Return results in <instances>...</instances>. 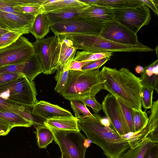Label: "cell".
Wrapping results in <instances>:
<instances>
[{"label": "cell", "instance_id": "d6a6232c", "mask_svg": "<svg viewBox=\"0 0 158 158\" xmlns=\"http://www.w3.org/2000/svg\"><path fill=\"white\" fill-rule=\"evenodd\" d=\"M70 101L76 118L83 119L88 118L94 117L93 114L91 113L86 106L82 101L77 99Z\"/></svg>", "mask_w": 158, "mask_h": 158}, {"label": "cell", "instance_id": "ee69618b", "mask_svg": "<svg viewBox=\"0 0 158 158\" xmlns=\"http://www.w3.org/2000/svg\"><path fill=\"white\" fill-rule=\"evenodd\" d=\"M144 5L152 10L154 13L158 15V0H141Z\"/></svg>", "mask_w": 158, "mask_h": 158}, {"label": "cell", "instance_id": "ffe728a7", "mask_svg": "<svg viewBox=\"0 0 158 158\" xmlns=\"http://www.w3.org/2000/svg\"><path fill=\"white\" fill-rule=\"evenodd\" d=\"M50 26L45 13L37 15L35 18L30 30V33L36 40H41L49 33Z\"/></svg>", "mask_w": 158, "mask_h": 158}, {"label": "cell", "instance_id": "e575fe53", "mask_svg": "<svg viewBox=\"0 0 158 158\" xmlns=\"http://www.w3.org/2000/svg\"><path fill=\"white\" fill-rule=\"evenodd\" d=\"M115 98L118 101L129 133H134L133 109L119 98Z\"/></svg>", "mask_w": 158, "mask_h": 158}, {"label": "cell", "instance_id": "f546056e", "mask_svg": "<svg viewBox=\"0 0 158 158\" xmlns=\"http://www.w3.org/2000/svg\"><path fill=\"white\" fill-rule=\"evenodd\" d=\"M38 145L40 148H46L54 139L53 134L48 127L44 126L35 127Z\"/></svg>", "mask_w": 158, "mask_h": 158}, {"label": "cell", "instance_id": "8fae6325", "mask_svg": "<svg viewBox=\"0 0 158 158\" xmlns=\"http://www.w3.org/2000/svg\"><path fill=\"white\" fill-rule=\"evenodd\" d=\"M136 34L120 23L114 17L112 20L104 23L99 35L116 43L136 45L141 43Z\"/></svg>", "mask_w": 158, "mask_h": 158}, {"label": "cell", "instance_id": "603a6c76", "mask_svg": "<svg viewBox=\"0 0 158 158\" xmlns=\"http://www.w3.org/2000/svg\"><path fill=\"white\" fill-rule=\"evenodd\" d=\"M78 120L75 117L61 118L47 120L44 123L47 127L63 130L80 131L77 126Z\"/></svg>", "mask_w": 158, "mask_h": 158}, {"label": "cell", "instance_id": "5b68a950", "mask_svg": "<svg viewBox=\"0 0 158 158\" xmlns=\"http://www.w3.org/2000/svg\"><path fill=\"white\" fill-rule=\"evenodd\" d=\"M34 81L25 76L0 85V97L31 108L39 102Z\"/></svg>", "mask_w": 158, "mask_h": 158}, {"label": "cell", "instance_id": "b9f144b4", "mask_svg": "<svg viewBox=\"0 0 158 158\" xmlns=\"http://www.w3.org/2000/svg\"><path fill=\"white\" fill-rule=\"evenodd\" d=\"M12 128L8 122L0 118V136L7 135Z\"/></svg>", "mask_w": 158, "mask_h": 158}, {"label": "cell", "instance_id": "4fadbf2b", "mask_svg": "<svg viewBox=\"0 0 158 158\" xmlns=\"http://www.w3.org/2000/svg\"><path fill=\"white\" fill-rule=\"evenodd\" d=\"M44 71L42 64L35 54L25 61L0 68V73H11L23 74L31 81Z\"/></svg>", "mask_w": 158, "mask_h": 158}, {"label": "cell", "instance_id": "74e56055", "mask_svg": "<svg viewBox=\"0 0 158 158\" xmlns=\"http://www.w3.org/2000/svg\"><path fill=\"white\" fill-rule=\"evenodd\" d=\"M110 59L111 58L110 57H106L91 62L83 67L81 69L82 70H90L99 69Z\"/></svg>", "mask_w": 158, "mask_h": 158}, {"label": "cell", "instance_id": "9a60e30c", "mask_svg": "<svg viewBox=\"0 0 158 158\" xmlns=\"http://www.w3.org/2000/svg\"><path fill=\"white\" fill-rule=\"evenodd\" d=\"M32 114L40 117L46 120L61 118H74L69 111L57 105L40 101L32 108Z\"/></svg>", "mask_w": 158, "mask_h": 158}, {"label": "cell", "instance_id": "d6986e66", "mask_svg": "<svg viewBox=\"0 0 158 158\" xmlns=\"http://www.w3.org/2000/svg\"><path fill=\"white\" fill-rule=\"evenodd\" d=\"M59 35L61 44L59 65H66L69 67L71 62L75 57L77 49L74 47L71 40L64 35Z\"/></svg>", "mask_w": 158, "mask_h": 158}, {"label": "cell", "instance_id": "5bb4252c", "mask_svg": "<svg viewBox=\"0 0 158 158\" xmlns=\"http://www.w3.org/2000/svg\"><path fill=\"white\" fill-rule=\"evenodd\" d=\"M36 16L19 15L0 11V28L14 31L30 30Z\"/></svg>", "mask_w": 158, "mask_h": 158}, {"label": "cell", "instance_id": "1f68e13d", "mask_svg": "<svg viewBox=\"0 0 158 158\" xmlns=\"http://www.w3.org/2000/svg\"><path fill=\"white\" fill-rule=\"evenodd\" d=\"M69 66L61 65L57 69L55 78L57 83L54 90L62 95L67 80Z\"/></svg>", "mask_w": 158, "mask_h": 158}, {"label": "cell", "instance_id": "60d3db41", "mask_svg": "<svg viewBox=\"0 0 158 158\" xmlns=\"http://www.w3.org/2000/svg\"><path fill=\"white\" fill-rule=\"evenodd\" d=\"M144 158H158V143H153L147 152Z\"/></svg>", "mask_w": 158, "mask_h": 158}, {"label": "cell", "instance_id": "3957f363", "mask_svg": "<svg viewBox=\"0 0 158 158\" xmlns=\"http://www.w3.org/2000/svg\"><path fill=\"white\" fill-rule=\"evenodd\" d=\"M99 69L77 71L69 70L63 97L69 100L94 98L104 89Z\"/></svg>", "mask_w": 158, "mask_h": 158}, {"label": "cell", "instance_id": "7a4b0ae2", "mask_svg": "<svg viewBox=\"0 0 158 158\" xmlns=\"http://www.w3.org/2000/svg\"><path fill=\"white\" fill-rule=\"evenodd\" d=\"M93 114L94 118L78 119V129L84 132L92 143L102 149L107 158H119L130 148L128 140L110 126L103 124L101 115Z\"/></svg>", "mask_w": 158, "mask_h": 158}, {"label": "cell", "instance_id": "ab89813d", "mask_svg": "<svg viewBox=\"0 0 158 158\" xmlns=\"http://www.w3.org/2000/svg\"><path fill=\"white\" fill-rule=\"evenodd\" d=\"M13 8V6L8 0H0V11L20 15L14 10Z\"/></svg>", "mask_w": 158, "mask_h": 158}, {"label": "cell", "instance_id": "277c9868", "mask_svg": "<svg viewBox=\"0 0 158 158\" xmlns=\"http://www.w3.org/2000/svg\"><path fill=\"white\" fill-rule=\"evenodd\" d=\"M64 35L77 49L93 52H149L154 50L143 44L128 45L116 43L97 34H70Z\"/></svg>", "mask_w": 158, "mask_h": 158}, {"label": "cell", "instance_id": "d590c367", "mask_svg": "<svg viewBox=\"0 0 158 158\" xmlns=\"http://www.w3.org/2000/svg\"><path fill=\"white\" fill-rule=\"evenodd\" d=\"M153 91L154 90L152 89L143 86L141 98L142 105L145 110L151 108Z\"/></svg>", "mask_w": 158, "mask_h": 158}, {"label": "cell", "instance_id": "7c38bea8", "mask_svg": "<svg viewBox=\"0 0 158 158\" xmlns=\"http://www.w3.org/2000/svg\"><path fill=\"white\" fill-rule=\"evenodd\" d=\"M102 104V110L113 129L120 136H124L129 133L117 99L109 93L104 97Z\"/></svg>", "mask_w": 158, "mask_h": 158}, {"label": "cell", "instance_id": "836d02e7", "mask_svg": "<svg viewBox=\"0 0 158 158\" xmlns=\"http://www.w3.org/2000/svg\"><path fill=\"white\" fill-rule=\"evenodd\" d=\"M134 132L139 131L146 127L148 122V118L145 111L133 109Z\"/></svg>", "mask_w": 158, "mask_h": 158}, {"label": "cell", "instance_id": "f6af8a7d", "mask_svg": "<svg viewBox=\"0 0 158 158\" xmlns=\"http://www.w3.org/2000/svg\"><path fill=\"white\" fill-rule=\"evenodd\" d=\"M135 70L136 73H141L144 71V68L140 65H138L136 67Z\"/></svg>", "mask_w": 158, "mask_h": 158}, {"label": "cell", "instance_id": "7bdbcfd3", "mask_svg": "<svg viewBox=\"0 0 158 158\" xmlns=\"http://www.w3.org/2000/svg\"><path fill=\"white\" fill-rule=\"evenodd\" d=\"M90 63L88 62H79L73 60L69 66V70L81 71V69L83 67Z\"/></svg>", "mask_w": 158, "mask_h": 158}, {"label": "cell", "instance_id": "83f0119b", "mask_svg": "<svg viewBox=\"0 0 158 158\" xmlns=\"http://www.w3.org/2000/svg\"><path fill=\"white\" fill-rule=\"evenodd\" d=\"M153 143L146 139L137 146L130 148L119 158H144L147 152Z\"/></svg>", "mask_w": 158, "mask_h": 158}, {"label": "cell", "instance_id": "7402d4cb", "mask_svg": "<svg viewBox=\"0 0 158 158\" xmlns=\"http://www.w3.org/2000/svg\"><path fill=\"white\" fill-rule=\"evenodd\" d=\"M94 5L111 9L135 8L144 5L141 0H96Z\"/></svg>", "mask_w": 158, "mask_h": 158}, {"label": "cell", "instance_id": "8992f818", "mask_svg": "<svg viewBox=\"0 0 158 158\" xmlns=\"http://www.w3.org/2000/svg\"><path fill=\"white\" fill-rule=\"evenodd\" d=\"M33 44L35 54L37 56L46 75L54 73L59 67L61 44L59 35L36 41Z\"/></svg>", "mask_w": 158, "mask_h": 158}, {"label": "cell", "instance_id": "7dc6e473", "mask_svg": "<svg viewBox=\"0 0 158 158\" xmlns=\"http://www.w3.org/2000/svg\"><path fill=\"white\" fill-rule=\"evenodd\" d=\"M155 50H156V55L157 56V52H158V47H157V46L156 47V49H155Z\"/></svg>", "mask_w": 158, "mask_h": 158}, {"label": "cell", "instance_id": "9c48e42d", "mask_svg": "<svg viewBox=\"0 0 158 158\" xmlns=\"http://www.w3.org/2000/svg\"><path fill=\"white\" fill-rule=\"evenodd\" d=\"M35 54L33 44L21 36L10 45L0 49V68L25 61Z\"/></svg>", "mask_w": 158, "mask_h": 158}, {"label": "cell", "instance_id": "e0dca14e", "mask_svg": "<svg viewBox=\"0 0 158 158\" xmlns=\"http://www.w3.org/2000/svg\"><path fill=\"white\" fill-rule=\"evenodd\" d=\"M88 7H71L47 12L45 14L51 27L78 16L83 10Z\"/></svg>", "mask_w": 158, "mask_h": 158}, {"label": "cell", "instance_id": "44dd1931", "mask_svg": "<svg viewBox=\"0 0 158 158\" xmlns=\"http://www.w3.org/2000/svg\"><path fill=\"white\" fill-rule=\"evenodd\" d=\"M44 0H26L25 2L14 7L15 11L20 15H30L36 16L45 13L42 4Z\"/></svg>", "mask_w": 158, "mask_h": 158}, {"label": "cell", "instance_id": "ba28073f", "mask_svg": "<svg viewBox=\"0 0 158 158\" xmlns=\"http://www.w3.org/2000/svg\"><path fill=\"white\" fill-rule=\"evenodd\" d=\"M104 23L79 15L66 21L55 24L50 28L54 34L57 35L75 34L99 35Z\"/></svg>", "mask_w": 158, "mask_h": 158}, {"label": "cell", "instance_id": "30bf717a", "mask_svg": "<svg viewBox=\"0 0 158 158\" xmlns=\"http://www.w3.org/2000/svg\"><path fill=\"white\" fill-rule=\"evenodd\" d=\"M112 9L117 20L136 34L151 19L150 9L145 5L135 8Z\"/></svg>", "mask_w": 158, "mask_h": 158}, {"label": "cell", "instance_id": "d4e9b609", "mask_svg": "<svg viewBox=\"0 0 158 158\" xmlns=\"http://www.w3.org/2000/svg\"><path fill=\"white\" fill-rule=\"evenodd\" d=\"M158 59L144 68V71L140 73V78L143 86L155 90L158 93V74L153 71L154 66L158 63Z\"/></svg>", "mask_w": 158, "mask_h": 158}, {"label": "cell", "instance_id": "4dcf8cb0", "mask_svg": "<svg viewBox=\"0 0 158 158\" xmlns=\"http://www.w3.org/2000/svg\"><path fill=\"white\" fill-rule=\"evenodd\" d=\"M29 33L25 31H14L3 30L0 34V49L10 45L23 35Z\"/></svg>", "mask_w": 158, "mask_h": 158}, {"label": "cell", "instance_id": "4316f807", "mask_svg": "<svg viewBox=\"0 0 158 158\" xmlns=\"http://www.w3.org/2000/svg\"><path fill=\"white\" fill-rule=\"evenodd\" d=\"M0 118L8 122L12 128L16 127H29L32 124L21 115L10 110H0Z\"/></svg>", "mask_w": 158, "mask_h": 158}, {"label": "cell", "instance_id": "484cf974", "mask_svg": "<svg viewBox=\"0 0 158 158\" xmlns=\"http://www.w3.org/2000/svg\"><path fill=\"white\" fill-rule=\"evenodd\" d=\"M147 125L148 139L153 143H158V100L154 102Z\"/></svg>", "mask_w": 158, "mask_h": 158}, {"label": "cell", "instance_id": "2e32d148", "mask_svg": "<svg viewBox=\"0 0 158 158\" xmlns=\"http://www.w3.org/2000/svg\"><path fill=\"white\" fill-rule=\"evenodd\" d=\"M79 15L101 23L110 21L114 17L112 9L96 5L89 6L84 9Z\"/></svg>", "mask_w": 158, "mask_h": 158}, {"label": "cell", "instance_id": "6da1fadb", "mask_svg": "<svg viewBox=\"0 0 158 158\" xmlns=\"http://www.w3.org/2000/svg\"><path fill=\"white\" fill-rule=\"evenodd\" d=\"M100 71L104 89L132 109L142 110L143 86L139 77L125 68L117 70L104 66Z\"/></svg>", "mask_w": 158, "mask_h": 158}, {"label": "cell", "instance_id": "ac0fdd59", "mask_svg": "<svg viewBox=\"0 0 158 158\" xmlns=\"http://www.w3.org/2000/svg\"><path fill=\"white\" fill-rule=\"evenodd\" d=\"M31 108L20 104L6 101L0 97V110L7 109L14 111L23 117L33 124L38 121V117L32 114Z\"/></svg>", "mask_w": 158, "mask_h": 158}, {"label": "cell", "instance_id": "8d00e7d4", "mask_svg": "<svg viewBox=\"0 0 158 158\" xmlns=\"http://www.w3.org/2000/svg\"><path fill=\"white\" fill-rule=\"evenodd\" d=\"M79 100L86 106L90 107L95 114L98 113L102 109V104L99 102L94 98H86Z\"/></svg>", "mask_w": 158, "mask_h": 158}, {"label": "cell", "instance_id": "52a82bcc", "mask_svg": "<svg viewBox=\"0 0 158 158\" xmlns=\"http://www.w3.org/2000/svg\"><path fill=\"white\" fill-rule=\"evenodd\" d=\"M54 140L58 145L61 153L70 158H85L87 147L86 139L80 131L63 130L50 127Z\"/></svg>", "mask_w": 158, "mask_h": 158}, {"label": "cell", "instance_id": "cb8c5ba5", "mask_svg": "<svg viewBox=\"0 0 158 158\" xmlns=\"http://www.w3.org/2000/svg\"><path fill=\"white\" fill-rule=\"evenodd\" d=\"M42 5L45 13L71 7L89 6H90L79 0H44Z\"/></svg>", "mask_w": 158, "mask_h": 158}, {"label": "cell", "instance_id": "c3c4849f", "mask_svg": "<svg viewBox=\"0 0 158 158\" xmlns=\"http://www.w3.org/2000/svg\"><path fill=\"white\" fill-rule=\"evenodd\" d=\"M4 30V29H1L0 28V34L2 33V31Z\"/></svg>", "mask_w": 158, "mask_h": 158}, {"label": "cell", "instance_id": "bcb514c9", "mask_svg": "<svg viewBox=\"0 0 158 158\" xmlns=\"http://www.w3.org/2000/svg\"><path fill=\"white\" fill-rule=\"evenodd\" d=\"M62 158H70L66 154L62 153Z\"/></svg>", "mask_w": 158, "mask_h": 158}, {"label": "cell", "instance_id": "f1b7e54d", "mask_svg": "<svg viewBox=\"0 0 158 158\" xmlns=\"http://www.w3.org/2000/svg\"><path fill=\"white\" fill-rule=\"evenodd\" d=\"M113 53L110 52H93L83 50L76 52L73 60L79 62H92L106 57H110Z\"/></svg>", "mask_w": 158, "mask_h": 158}, {"label": "cell", "instance_id": "f35d334b", "mask_svg": "<svg viewBox=\"0 0 158 158\" xmlns=\"http://www.w3.org/2000/svg\"><path fill=\"white\" fill-rule=\"evenodd\" d=\"M23 76H25L23 74L16 73H0V85Z\"/></svg>", "mask_w": 158, "mask_h": 158}]
</instances>
